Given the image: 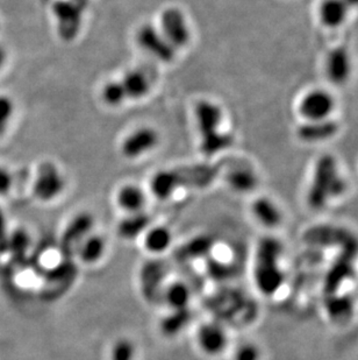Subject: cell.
<instances>
[{
  "label": "cell",
  "instance_id": "cell-27",
  "mask_svg": "<svg viewBox=\"0 0 358 360\" xmlns=\"http://www.w3.org/2000/svg\"><path fill=\"white\" fill-rule=\"evenodd\" d=\"M15 105L13 99L7 95H0V136L6 132L10 122L13 118Z\"/></svg>",
  "mask_w": 358,
  "mask_h": 360
},
{
  "label": "cell",
  "instance_id": "cell-5",
  "mask_svg": "<svg viewBox=\"0 0 358 360\" xmlns=\"http://www.w3.org/2000/svg\"><path fill=\"white\" fill-rule=\"evenodd\" d=\"M65 188V180L61 170L53 162H42L37 168L33 184L35 198L42 202H51L58 198Z\"/></svg>",
  "mask_w": 358,
  "mask_h": 360
},
{
  "label": "cell",
  "instance_id": "cell-3",
  "mask_svg": "<svg viewBox=\"0 0 358 360\" xmlns=\"http://www.w3.org/2000/svg\"><path fill=\"white\" fill-rule=\"evenodd\" d=\"M257 255V264L255 267V280L260 292L264 294H272L278 289L281 283V271L276 266L277 260V244L276 240L267 239L263 240Z\"/></svg>",
  "mask_w": 358,
  "mask_h": 360
},
{
  "label": "cell",
  "instance_id": "cell-20",
  "mask_svg": "<svg viewBox=\"0 0 358 360\" xmlns=\"http://www.w3.org/2000/svg\"><path fill=\"white\" fill-rule=\"evenodd\" d=\"M173 244V233L166 226H154L145 231L143 246L149 253L161 255Z\"/></svg>",
  "mask_w": 358,
  "mask_h": 360
},
{
  "label": "cell",
  "instance_id": "cell-32",
  "mask_svg": "<svg viewBox=\"0 0 358 360\" xmlns=\"http://www.w3.org/2000/svg\"><path fill=\"white\" fill-rule=\"evenodd\" d=\"M7 60V51L6 48L4 47L0 44V70L3 69L4 65L6 63Z\"/></svg>",
  "mask_w": 358,
  "mask_h": 360
},
{
  "label": "cell",
  "instance_id": "cell-15",
  "mask_svg": "<svg viewBox=\"0 0 358 360\" xmlns=\"http://www.w3.org/2000/svg\"><path fill=\"white\" fill-rule=\"evenodd\" d=\"M93 226V217L88 212H81L72 218V221L67 225L63 233V244L70 250L74 244H79L86 236L90 235Z\"/></svg>",
  "mask_w": 358,
  "mask_h": 360
},
{
  "label": "cell",
  "instance_id": "cell-13",
  "mask_svg": "<svg viewBox=\"0 0 358 360\" xmlns=\"http://www.w3.org/2000/svg\"><path fill=\"white\" fill-rule=\"evenodd\" d=\"M185 184L183 172L179 170H161L156 173L150 182L152 194L159 200H168L180 186Z\"/></svg>",
  "mask_w": 358,
  "mask_h": 360
},
{
  "label": "cell",
  "instance_id": "cell-30",
  "mask_svg": "<svg viewBox=\"0 0 358 360\" xmlns=\"http://www.w3.org/2000/svg\"><path fill=\"white\" fill-rule=\"evenodd\" d=\"M13 182L14 176L11 170L7 169L6 167L0 166V196H5L10 193Z\"/></svg>",
  "mask_w": 358,
  "mask_h": 360
},
{
  "label": "cell",
  "instance_id": "cell-19",
  "mask_svg": "<svg viewBox=\"0 0 358 360\" xmlns=\"http://www.w3.org/2000/svg\"><path fill=\"white\" fill-rule=\"evenodd\" d=\"M120 82H121L122 88L125 90L127 99H133V101L145 97L148 95L152 86L150 79L141 70H132L127 72Z\"/></svg>",
  "mask_w": 358,
  "mask_h": 360
},
{
  "label": "cell",
  "instance_id": "cell-26",
  "mask_svg": "<svg viewBox=\"0 0 358 360\" xmlns=\"http://www.w3.org/2000/svg\"><path fill=\"white\" fill-rule=\"evenodd\" d=\"M187 320H189L187 309L173 310V315H170L163 321V330H164V333H169V335L179 333L184 328Z\"/></svg>",
  "mask_w": 358,
  "mask_h": 360
},
{
  "label": "cell",
  "instance_id": "cell-12",
  "mask_svg": "<svg viewBox=\"0 0 358 360\" xmlns=\"http://www.w3.org/2000/svg\"><path fill=\"white\" fill-rule=\"evenodd\" d=\"M338 131V122L331 118L324 120H306L298 129V136L305 143H324L333 138Z\"/></svg>",
  "mask_w": 358,
  "mask_h": 360
},
{
  "label": "cell",
  "instance_id": "cell-9",
  "mask_svg": "<svg viewBox=\"0 0 358 360\" xmlns=\"http://www.w3.org/2000/svg\"><path fill=\"white\" fill-rule=\"evenodd\" d=\"M159 143V133L152 127H140L122 141L121 153L127 159H138L154 150Z\"/></svg>",
  "mask_w": 358,
  "mask_h": 360
},
{
  "label": "cell",
  "instance_id": "cell-24",
  "mask_svg": "<svg viewBox=\"0 0 358 360\" xmlns=\"http://www.w3.org/2000/svg\"><path fill=\"white\" fill-rule=\"evenodd\" d=\"M102 97L105 104L112 108H118L127 101V96H126L125 90L122 88L120 79L108 82L107 84L104 85Z\"/></svg>",
  "mask_w": 358,
  "mask_h": 360
},
{
  "label": "cell",
  "instance_id": "cell-22",
  "mask_svg": "<svg viewBox=\"0 0 358 360\" xmlns=\"http://www.w3.org/2000/svg\"><path fill=\"white\" fill-rule=\"evenodd\" d=\"M148 216L145 212L129 214L118 225V233L125 239H134L147 231L149 226Z\"/></svg>",
  "mask_w": 358,
  "mask_h": 360
},
{
  "label": "cell",
  "instance_id": "cell-29",
  "mask_svg": "<svg viewBox=\"0 0 358 360\" xmlns=\"http://www.w3.org/2000/svg\"><path fill=\"white\" fill-rule=\"evenodd\" d=\"M260 347L253 343H242L237 347L233 360H260Z\"/></svg>",
  "mask_w": 358,
  "mask_h": 360
},
{
  "label": "cell",
  "instance_id": "cell-28",
  "mask_svg": "<svg viewBox=\"0 0 358 360\" xmlns=\"http://www.w3.org/2000/svg\"><path fill=\"white\" fill-rule=\"evenodd\" d=\"M28 241H29V237L27 233L22 230H18L13 232L10 239H7V248L14 255H24L28 248Z\"/></svg>",
  "mask_w": 358,
  "mask_h": 360
},
{
  "label": "cell",
  "instance_id": "cell-6",
  "mask_svg": "<svg viewBox=\"0 0 358 360\" xmlns=\"http://www.w3.org/2000/svg\"><path fill=\"white\" fill-rule=\"evenodd\" d=\"M136 41L143 51L159 61L173 62L176 49L164 38V35L152 25H142L136 32Z\"/></svg>",
  "mask_w": 358,
  "mask_h": 360
},
{
  "label": "cell",
  "instance_id": "cell-31",
  "mask_svg": "<svg viewBox=\"0 0 358 360\" xmlns=\"http://www.w3.org/2000/svg\"><path fill=\"white\" fill-rule=\"evenodd\" d=\"M5 232H6V217H5L3 209L0 207V240L3 241L4 244L7 246V239L6 237H5Z\"/></svg>",
  "mask_w": 358,
  "mask_h": 360
},
{
  "label": "cell",
  "instance_id": "cell-14",
  "mask_svg": "<svg viewBox=\"0 0 358 360\" xmlns=\"http://www.w3.org/2000/svg\"><path fill=\"white\" fill-rule=\"evenodd\" d=\"M345 0H324L319 7V18L328 28H338L345 24L349 13Z\"/></svg>",
  "mask_w": 358,
  "mask_h": 360
},
{
  "label": "cell",
  "instance_id": "cell-23",
  "mask_svg": "<svg viewBox=\"0 0 358 360\" xmlns=\"http://www.w3.org/2000/svg\"><path fill=\"white\" fill-rule=\"evenodd\" d=\"M163 299L171 310L187 309L191 301V292L185 283L173 282L164 290Z\"/></svg>",
  "mask_w": 358,
  "mask_h": 360
},
{
  "label": "cell",
  "instance_id": "cell-34",
  "mask_svg": "<svg viewBox=\"0 0 358 360\" xmlns=\"http://www.w3.org/2000/svg\"><path fill=\"white\" fill-rule=\"evenodd\" d=\"M345 1L348 5L349 8H352V7L357 8L358 7V0H345Z\"/></svg>",
  "mask_w": 358,
  "mask_h": 360
},
{
  "label": "cell",
  "instance_id": "cell-10",
  "mask_svg": "<svg viewBox=\"0 0 358 360\" xmlns=\"http://www.w3.org/2000/svg\"><path fill=\"white\" fill-rule=\"evenodd\" d=\"M324 72L333 84H347L352 72V60L348 49L345 47L331 49L324 62Z\"/></svg>",
  "mask_w": 358,
  "mask_h": 360
},
{
  "label": "cell",
  "instance_id": "cell-8",
  "mask_svg": "<svg viewBox=\"0 0 358 360\" xmlns=\"http://www.w3.org/2000/svg\"><path fill=\"white\" fill-rule=\"evenodd\" d=\"M334 97L324 89H314L301 98L299 111L306 120H329L334 111Z\"/></svg>",
  "mask_w": 358,
  "mask_h": 360
},
{
  "label": "cell",
  "instance_id": "cell-16",
  "mask_svg": "<svg viewBox=\"0 0 358 360\" xmlns=\"http://www.w3.org/2000/svg\"><path fill=\"white\" fill-rule=\"evenodd\" d=\"M253 217L264 228L274 229L281 224V211L274 200L267 198H257L251 207Z\"/></svg>",
  "mask_w": 358,
  "mask_h": 360
},
{
  "label": "cell",
  "instance_id": "cell-17",
  "mask_svg": "<svg viewBox=\"0 0 358 360\" xmlns=\"http://www.w3.org/2000/svg\"><path fill=\"white\" fill-rule=\"evenodd\" d=\"M145 191L135 184H126L120 188L117 194V203L122 210L129 214L142 212L145 207Z\"/></svg>",
  "mask_w": 358,
  "mask_h": 360
},
{
  "label": "cell",
  "instance_id": "cell-2",
  "mask_svg": "<svg viewBox=\"0 0 358 360\" xmlns=\"http://www.w3.org/2000/svg\"><path fill=\"white\" fill-rule=\"evenodd\" d=\"M345 180L338 172V163L331 155H324L317 162L314 179L310 191V202L313 207H324L329 198L342 194L345 191Z\"/></svg>",
  "mask_w": 358,
  "mask_h": 360
},
{
  "label": "cell",
  "instance_id": "cell-4",
  "mask_svg": "<svg viewBox=\"0 0 358 360\" xmlns=\"http://www.w3.org/2000/svg\"><path fill=\"white\" fill-rule=\"evenodd\" d=\"M51 12L58 24V37L65 42H72L77 38L83 26L84 8L72 0H54Z\"/></svg>",
  "mask_w": 358,
  "mask_h": 360
},
{
  "label": "cell",
  "instance_id": "cell-11",
  "mask_svg": "<svg viewBox=\"0 0 358 360\" xmlns=\"http://www.w3.org/2000/svg\"><path fill=\"white\" fill-rule=\"evenodd\" d=\"M196 338L198 347L210 357L223 354L228 344L226 330L216 322L204 323L197 331Z\"/></svg>",
  "mask_w": 358,
  "mask_h": 360
},
{
  "label": "cell",
  "instance_id": "cell-7",
  "mask_svg": "<svg viewBox=\"0 0 358 360\" xmlns=\"http://www.w3.org/2000/svg\"><path fill=\"white\" fill-rule=\"evenodd\" d=\"M161 33L176 51L185 47L191 40V31L185 15L176 7H170L163 11Z\"/></svg>",
  "mask_w": 358,
  "mask_h": 360
},
{
  "label": "cell",
  "instance_id": "cell-25",
  "mask_svg": "<svg viewBox=\"0 0 358 360\" xmlns=\"http://www.w3.org/2000/svg\"><path fill=\"white\" fill-rule=\"evenodd\" d=\"M136 349L132 340L120 338L115 340L110 351V360H134Z\"/></svg>",
  "mask_w": 358,
  "mask_h": 360
},
{
  "label": "cell",
  "instance_id": "cell-1",
  "mask_svg": "<svg viewBox=\"0 0 358 360\" xmlns=\"http://www.w3.org/2000/svg\"><path fill=\"white\" fill-rule=\"evenodd\" d=\"M194 115L200 134V150L204 155L214 157L233 145V136L220 131L223 112L216 103L200 101L197 103Z\"/></svg>",
  "mask_w": 358,
  "mask_h": 360
},
{
  "label": "cell",
  "instance_id": "cell-33",
  "mask_svg": "<svg viewBox=\"0 0 358 360\" xmlns=\"http://www.w3.org/2000/svg\"><path fill=\"white\" fill-rule=\"evenodd\" d=\"M72 1L79 5L81 8H84L85 11L88 8V0H72Z\"/></svg>",
  "mask_w": 358,
  "mask_h": 360
},
{
  "label": "cell",
  "instance_id": "cell-21",
  "mask_svg": "<svg viewBox=\"0 0 358 360\" xmlns=\"http://www.w3.org/2000/svg\"><path fill=\"white\" fill-rule=\"evenodd\" d=\"M227 182L237 193H249L256 189L258 177L251 167H237L227 175Z\"/></svg>",
  "mask_w": 358,
  "mask_h": 360
},
{
  "label": "cell",
  "instance_id": "cell-18",
  "mask_svg": "<svg viewBox=\"0 0 358 360\" xmlns=\"http://www.w3.org/2000/svg\"><path fill=\"white\" fill-rule=\"evenodd\" d=\"M106 252V241L99 235H88L78 244L77 255L86 265H95Z\"/></svg>",
  "mask_w": 358,
  "mask_h": 360
}]
</instances>
